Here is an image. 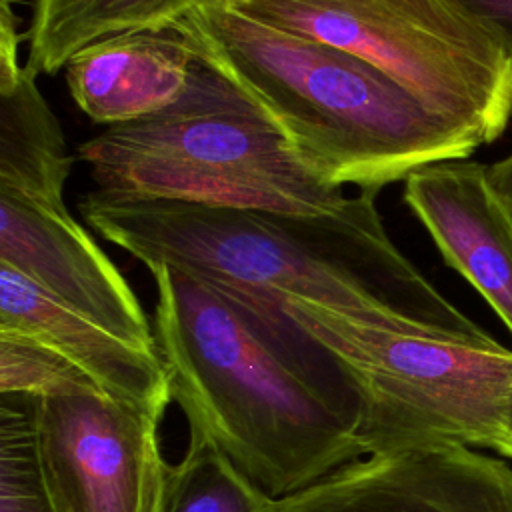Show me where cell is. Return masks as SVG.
I'll return each mask as SVG.
<instances>
[{
	"instance_id": "obj_1",
	"label": "cell",
	"mask_w": 512,
	"mask_h": 512,
	"mask_svg": "<svg viewBox=\"0 0 512 512\" xmlns=\"http://www.w3.org/2000/svg\"><path fill=\"white\" fill-rule=\"evenodd\" d=\"M374 198L360 192L328 214H288L96 188L78 206L94 232L148 270H180L286 334L300 332L288 300L374 324L484 332L396 248Z\"/></svg>"
},
{
	"instance_id": "obj_2",
	"label": "cell",
	"mask_w": 512,
	"mask_h": 512,
	"mask_svg": "<svg viewBox=\"0 0 512 512\" xmlns=\"http://www.w3.org/2000/svg\"><path fill=\"white\" fill-rule=\"evenodd\" d=\"M150 274L154 336L188 438L210 442L274 500L366 456L354 396L302 328L280 332L170 266Z\"/></svg>"
},
{
	"instance_id": "obj_3",
	"label": "cell",
	"mask_w": 512,
	"mask_h": 512,
	"mask_svg": "<svg viewBox=\"0 0 512 512\" xmlns=\"http://www.w3.org/2000/svg\"><path fill=\"white\" fill-rule=\"evenodd\" d=\"M176 28L332 186L378 194L482 146L362 58L250 18L228 0H202Z\"/></svg>"
},
{
	"instance_id": "obj_4",
	"label": "cell",
	"mask_w": 512,
	"mask_h": 512,
	"mask_svg": "<svg viewBox=\"0 0 512 512\" xmlns=\"http://www.w3.org/2000/svg\"><path fill=\"white\" fill-rule=\"evenodd\" d=\"M284 310L322 346L354 396L366 454L492 448L512 400V350L486 330L374 324L306 300H288Z\"/></svg>"
},
{
	"instance_id": "obj_5",
	"label": "cell",
	"mask_w": 512,
	"mask_h": 512,
	"mask_svg": "<svg viewBox=\"0 0 512 512\" xmlns=\"http://www.w3.org/2000/svg\"><path fill=\"white\" fill-rule=\"evenodd\" d=\"M76 152L108 192L288 214H328L348 200L210 64L168 112L108 126Z\"/></svg>"
},
{
	"instance_id": "obj_6",
	"label": "cell",
	"mask_w": 512,
	"mask_h": 512,
	"mask_svg": "<svg viewBox=\"0 0 512 512\" xmlns=\"http://www.w3.org/2000/svg\"><path fill=\"white\" fill-rule=\"evenodd\" d=\"M372 64L426 108L494 142L512 118V64L452 0H228Z\"/></svg>"
},
{
	"instance_id": "obj_7",
	"label": "cell",
	"mask_w": 512,
	"mask_h": 512,
	"mask_svg": "<svg viewBox=\"0 0 512 512\" xmlns=\"http://www.w3.org/2000/svg\"><path fill=\"white\" fill-rule=\"evenodd\" d=\"M166 412L106 394L34 398V446L54 512H162Z\"/></svg>"
},
{
	"instance_id": "obj_8",
	"label": "cell",
	"mask_w": 512,
	"mask_h": 512,
	"mask_svg": "<svg viewBox=\"0 0 512 512\" xmlns=\"http://www.w3.org/2000/svg\"><path fill=\"white\" fill-rule=\"evenodd\" d=\"M272 512H512V466L462 444L366 454Z\"/></svg>"
},
{
	"instance_id": "obj_9",
	"label": "cell",
	"mask_w": 512,
	"mask_h": 512,
	"mask_svg": "<svg viewBox=\"0 0 512 512\" xmlns=\"http://www.w3.org/2000/svg\"><path fill=\"white\" fill-rule=\"evenodd\" d=\"M0 264L118 336L158 350L134 290L66 206L0 190Z\"/></svg>"
},
{
	"instance_id": "obj_10",
	"label": "cell",
	"mask_w": 512,
	"mask_h": 512,
	"mask_svg": "<svg viewBox=\"0 0 512 512\" xmlns=\"http://www.w3.org/2000/svg\"><path fill=\"white\" fill-rule=\"evenodd\" d=\"M404 202L444 262L496 312L512 336V214L488 166L462 158L422 166L404 178Z\"/></svg>"
},
{
	"instance_id": "obj_11",
	"label": "cell",
	"mask_w": 512,
	"mask_h": 512,
	"mask_svg": "<svg viewBox=\"0 0 512 512\" xmlns=\"http://www.w3.org/2000/svg\"><path fill=\"white\" fill-rule=\"evenodd\" d=\"M0 332L58 352L114 400L160 412L174 400L160 350L142 348L64 306L6 264H0Z\"/></svg>"
},
{
	"instance_id": "obj_12",
	"label": "cell",
	"mask_w": 512,
	"mask_h": 512,
	"mask_svg": "<svg viewBox=\"0 0 512 512\" xmlns=\"http://www.w3.org/2000/svg\"><path fill=\"white\" fill-rule=\"evenodd\" d=\"M206 62L176 24L96 42L64 68L76 106L96 124L146 120L180 104Z\"/></svg>"
},
{
	"instance_id": "obj_13",
	"label": "cell",
	"mask_w": 512,
	"mask_h": 512,
	"mask_svg": "<svg viewBox=\"0 0 512 512\" xmlns=\"http://www.w3.org/2000/svg\"><path fill=\"white\" fill-rule=\"evenodd\" d=\"M36 76L22 64L0 80V190L64 208L72 156Z\"/></svg>"
},
{
	"instance_id": "obj_14",
	"label": "cell",
	"mask_w": 512,
	"mask_h": 512,
	"mask_svg": "<svg viewBox=\"0 0 512 512\" xmlns=\"http://www.w3.org/2000/svg\"><path fill=\"white\" fill-rule=\"evenodd\" d=\"M202 0H32L26 30L36 74H56L84 48L140 30L176 24Z\"/></svg>"
},
{
	"instance_id": "obj_15",
	"label": "cell",
	"mask_w": 512,
	"mask_h": 512,
	"mask_svg": "<svg viewBox=\"0 0 512 512\" xmlns=\"http://www.w3.org/2000/svg\"><path fill=\"white\" fill-rule=\"evenodd\" d=\"M276 500L210 442L188 438L170 464L162 512H272Z\"/></svg>"
},
{
	"instance_id": "obj_16",
	"label": "cell",
	"mask_w": 512,
	"mask_h": 512,
	"mask_svg": "<svg viewBox=\"0 0 512 512\" xmlns=\"http://www.w3.org/2000/svg\"><path fill=\"white\" fill-rule=\"evenodd\" d=\"M30 396L2 394L0 404V512H54L44 490Z\"/></svg>"
},
{
	"instance_id": "obj_17",
	"label": "cell",
	"mask_w": 512,
	"mask_h": 512,
	"mask_svg": "<svg viewBox=\"0 0 512 512\" xmlns=\"http://www.w3.org/2000/svg\"><path fill=\"white\" fill-rule=\"evenodd\" d=\"M0 392L30 398L104 394L64 356L12 332H0Z\"/></svg>"
},
{
	"instance_id": "obj_18",
	"label": "cell",
	"mask_w": 512,
	"mask_h": 512,
	"mask_svg": "<svg viewBox=\"0 0 512 512\" xmlns=\"http://www.w3.org/2000/svg\"><path fill=\"white\" fill-rule=\"evenodd\" d=\"M506 54L512 64V0H452Z\"/></svg>"
},
{
	"instance_id": "obj_19",
	"label": "cell",
	"mask_w": 512,
	"mask_h": 512,
	"mask_svg": "<svg viewBox=\"0 0 512 512\" xmlns=\"http://www.w3.org/2000/svg\"><path fill=\"white\" fill-rule=\"evenodd\" d=\"M18 18L12 10V0L0 2V80L10 78L20 72L18 64V46L26 34H18L16 30Z\"/></svg>"
},
{
	"instance_id": "obj_20",
	"label": "cell",
	"mask_w": 512,
	"mask_h": 512,
	"mask_svg": "<svg viewBox=\"0 0 512 512\" xmlns=\"http://www.w3.org/2000/svg\"><path fill=\"white\" fill-rule=\"evenodd\" d=\"M488 178L512 214V152L488 166Z\"/></svg>"
},
{
	"instance_id": "obj_21",
	"label": "cell",
	"mask_w": 512,
	"mask_h": 512,
	"mask_svg": "<svg viewBox=\"0 0 512 512\" xmlns=\"http://www.w3.org/2000/svg\"><path fill=\"white\" fill-rule=\"evenodd\" d=\"M490 450H494V452H498L500 456L512 460V400H510V404H508V410H506V416H504L500 434L496 436V440H494V444H492Z\"/></svg>"
}]
</instances>
